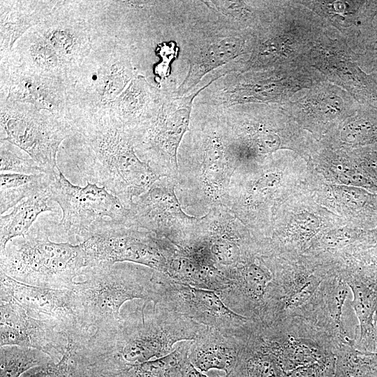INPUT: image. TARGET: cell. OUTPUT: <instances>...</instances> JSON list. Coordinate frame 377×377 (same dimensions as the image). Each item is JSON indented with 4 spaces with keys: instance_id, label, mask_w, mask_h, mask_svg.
I'll return each mask as SVG.
<instances>
[{
    "instance_id": "obj_1",
    "label": "cell",
    "mask_w": 377,
    "mask_h": 377,
    "mask_svg": "<svg viewBox=\"0 0 377 377\" xmlns=\"http://www.w3.org/2000/svg\"><path fill=\"white\" fill-rule=\"evenodd\" d=\"M205 327L158 302L141 300L125 306L117 324L75 344L73 353L95 374L113 377L128 367L170 354L178 343L195 340Z\"/></svg>"
},
{
    "instance_id": "obj_2",
    "label": "cell",
    "mask_w": 377,
    "mask_h": 377,
    "mask_svg": "<svg viewBox=\"0 0 377 377\" xmlns=\"http://www.w3.org/2000/svg\"><path fill=\"white\" fill-rule=\"evenodd\" d=\"M71 138L96 183L129 208L133 200L161 178L138 156L129 131L110 109L75 121ZM94 183V184H96Z\"/></svg>"
},
{
    "instance_id": "obj_3",
    "label": "cell",
    "mask_w": 377,
    "mask_h": 377,
    "mask_svg": "<svg viewBox=\"0 0 377 377\" xmlns=\"http://www.w3.org/2000/svg\"><path fill=\"white\" fill-rule=\"evenodd\" d=\"M170 279L168 274L144 265L117 263L84 267L70 289L77 318L94 332L117 324L128 301L158 302Z\"/></svg>"
},
{
    "instance_id": "obj_4",
    "label": "cell",
    "mask_w": 377,
    "mask_h": 377,
    "mask_svg": "<svg viewBox=\"0 0 377 377\" xmlns=\"http://www.w3.org/2000/svg\"><path fill=\"white\" fill-rule=\"evenodd\" d=\"M132 54L130 45L105 37L98 40L82 63L67 74L66 97L72 124L110 108L138 75Z\"/></svg>"
},
{
    "instance_id": "obj_5",
    "label": "cell",
    "mask_w": 377,
    "mask_h": 377,
    "mask_svg": "<svg viewBox=\"0 0 377 377\" xmlns=\"http://www.w3.org/2000/svg\"><path fill=\"white\" fill-rule=\"evenodd\" d=\"M87 267L81 243L54 242L34 225L10 240L1 252V272L31 286L70 288Z\"/></svg>"
},
{
    "instance_id": "obj_6",
    "label": "cell",
    "mask_w": 377,
    "mask_h": 377,
    "mask_svg": "<svg viewBox=\"0 0 377 377\" xmlns=\"http://www.w3.org/2000/svg\"><path fill=\"white\" fill-rule=\"evenodd\" d=\"M329 26L299 1H272L243 72L293 62L317 43Z\"/></svg>"
},
{
    "instance_id": "obj_7",
    "label": "cell",
    "mask_w": 377,
    "mask_h": 377,
    "mask_svg": "<svg viewBox=\"0 0 377 377\" xmlns=\"http://www.w3.org/2000/svg\"><path fill=\"white\" fill-rule=\"evenodd\" d=\"M221 126L228 152L236 165L259 161L281 148L304 151L302 128L279 105L245 104Z\"/></svg>"
},
{
    "instance_id": "obj_8",
    "label": "cell",
    "mask_w": 377,
    "mask_h": 377,
    "mask_svg": "<svg viewBox=\"0 0 377 377\" xmlns=\"http://www.w3.org/2000/svg\"><path fill=\"white\" fill-rule=\"evenodd\" d=\"M227 75L215 76L202 87L188 95H163L154 114L131 131L135 151L139 158L149 165L160 177L177 181L178 151L189 130L193 102L201 91Z\"/></svg>"
},
{
    "instance_id": "obj_9",
    "label": "cell",
    "mask_w": 377,
    "mask_h": 377,
    "mask_svg": "<svg viewBox=\"0 0 377 377\" xmlns=\"http://www.w3.org/2000/svg\"><path fill=\"white\" fill-rule=\"evenodd\" d=\"M48 192L62 210L68 237L79 238L80 243L111 227L132 226L129 208L116 195L96 184L74 185L59 168L52 175Z\"/></svg>"
},
{
    "instance_id": "obj_10",
    "label": "cell",
    "mask_w": 377,
    "mask_h": 377,
    "mask_svg": "<svg viewBox=\"0 0 377 377\" xmlns=\"http://www.w3.org/2000/svg\"><path fill=\"white\" fill-rule=\"evenodd\" d=\"M1 140L22 149L47 174L58 169L64 141L76 132L72 123L28 103L0 101Z\"/></svg>"
},
{
    "instance_id": "obj_11",
    "label": "cell",
    "mask_w": 377,
    "mask_h": 377,
    "mask_svg": "<svg viewBox=\"0 0 377 377\" xmlns=\"http://www.w3.org/2000/svg\"><path fill=\"white\" fill-rule=\"evenodd\" d=\"M216 96L221 105H283L296 94L327 80L301 59L262 70L233 72Z\"/></svg>"
},
{
    "instance_id": "obj_12",
    "label": "cell",
    "mask_w": 377,
    "mask_h": 377,
    "mask_svg": "<svg viewBox=\"0 0 377 377\" xmlns=\"http://www.w3.org/2000/svg\"><path fill=\"white\" fill-rule=\"evenodd\" d=\"M81 244L87 267L133 263L165 274L176 249L148 230L126 226L109 228Z\"/></svg>"
},
{
    "instance_id": "obj_13",
    "label": "cell",
    "mask_w": 377,
    "mask_h": 377,
    "mask_svg": "<svg viewBox=\"0 0 377 377\" xmlns=\"http://www.w3.org/2000/svg\"><path fill=\"white\" fill-rule=\"evenodd\" d=\"M255 43L253 30L239 29L227 20L202 28L187 45L188 72L176 94L186 95L206 74L235 59L244 71Z\"/></svg>"
},
{
    "instance_id": "obj_14",
    "label": "cell",
    "mask_w": 377,
    "mask_h": 377,
    "mask_svg": "<svg viewBox=\"0 0 377 377\" xmlns=\"http://www.w3.org/2000/svg\"><path fill=\"white\" fill-rule=\"evenodd\" d=\"M34 28L54 48L67 74L105 38L95 24L89 1H58Z\"/></svg>"
},
{
    "instance_id": "obj_15",
    "label": "cell",
    "mask_w": 377,
    "mask_h": 377,
    "mask_svg": "<svg viewBox=\"0 0 377 377\" xmlns=\"http://www.w3.org/2000/svg\"><path fill=\"white\" fill-rule=\"evenodd\" d=\"M177 181L161 177L129 207L131 225L148 230L177 247L192 237L199 217L186 214L175 193Z\"/></svg>"
},
{
    "instance_id": "obj_16",
    "label": "cell",
    "mask_w": 377,
    "mask_h": 377,
    "mask_svg": "<svg viewBox=\"0 0 377 377\" xmlns=\"http://www.w3.org/2000/svg\"><path fill=\"white\" fill-rule=\"evenodd\" d=\"M300 59L359 103L377 105L376 82L360 68L355 53L332 27H329L313 47Z\"/></svg>"
},
{
    "instance_id": "obj_17",
    "label": "cell",
    "mask_w": 377,
    "mask_h": 377,
    "mask_svg": "<svg viewBox=\"0 0 377 377\" xmlns=\"http://www.w3.org/2000/svg\"><path fill=\"white\" fill-rule=\"evenodd\" d=\"M0 101L31 104L71 122L66 81L26 68L10 52L0 55Z\"/></svg>"
},
{
    "instance_id": "obj_18",
    "label": "cell",
    "mask_w": 377,
    "mask_h": 377,
    "mask_svg": "<svg viewBox=\"0 0 377 377\" xmlns=\"http://www.w3.org/2000/svg\"><path fill=\"white\" fill-rule=\"evenodd\" d=\"M360 104L347 91L325 80L298 92L281 106L302 128L321 136L353 114Z\"/></svg>"
},
{
    "instance_id": "obj_19",
    "label": "cell",
    "mask_w": 377,
    "mask_h": 377,
    "mask_svg": "<svg viewBox=\"0 0 377 377\" xmlns=\"http://www.w3.org/2000/svg\"><path fill=\"white\" fill-rule=\"evenodd\" d=\"M1 302L15 303L34 318L63 327L71 337L88 330L77 317L75 295L70 288L31 286L1 272Z\"/></svg>"
},
{
    "instance_id": "obj_20",
    "label": "cell",
    "mask_w": 377,
    "mask_h": 377,
    "mask_svg": "<svg viewBox=\"0 0 377 377\" xmlns=\"http://www.w3.org/2000/svg\"><path fill=\"white\" fill-rule=\"evenodd\" d=\"M156 302L226 335L232 334L250 320L229 309L216 291L184 285L172 279Z\"/></svg>"
},
{
    "instance_id": "obj_21",
    "label": "cell",
    "mask_w": 377,
    "mask_h": 377,
    "mask_svg": "<svg viewBox=\"0 0 377 377\" xmlns=\"http://www.w3.org/2000/svg\"><path fill=\"white\" fill-rule=\"evenodd\" d=\"M0 345L40 350L55 362L67 350L70 333L63 327L29 316L17 304L1 302Z\"/></svg>"
},
{
    "instance_id": "obj_22",
    "label": "cell",
    "mask_w": 377,
    "mask_h": 377,
    "mask_svg": "<svg viewBox=\"0 0 377 377\" xmlns=\"http://www.w3.org/2000/svg\"><path fill=\"white\" fill-rule=\"evenodd\" d=\"M336 30L352 50L377 15V0L299 1Z\"/></svg>"
},
{
    "instance_id": "obj_23",
    "label": "cell",
    "mask_w": 377,
    "mask_h": 377,
    "mask_svg": "<svg viewBox=\"0 0 377 377\" xmlns=\"http://www.w3.org/2000/svg\"><path fill=\"white\" fill-rule=\"evenodd\" d=\"M58 1L1 0L0 55L13 50L16 42L40 24Z\"/></svg>"
},
{
    "instance_id": "obj_24",
    "label": "cell",
    "mask_w": 377,
    "mask_h": 377,
    "mask_svg": "<svg viewBox=\"0 0 377 377\" xmlns=\"http://www.w3.org/2000/svg\"><path fill=\"white\" fill-rule=\"evenodd\" d=\"M163 92L145 76L136 75L112 103L110 110L130 132L149 120L157 110Z\"/></svg>"
},
{
    "instance_id": "obj_25",
    "label": "cell",
    "mask_w": 377,
    "mask_h": 377,
    "mask_svg": "<svg viewBox=\"0 0 377 377\" xmlns=\"http://www.w3.org/2000/svg\"><path fill=\"white\" fill-rule=\"evenodd\" d=\"M345 281L352 291L351 305L359 322L360 333L355 347L368 352L373 317L377 309V267L361 263L346 276Z\"/></svg>"
},
{
    "instance_id": "obj_26",
    "label": "cell",
    "mask_w": 377,
    "mask_h": 377,
    "mask_svg": "<svg viewBox=\"0 0 377 377\" xmlns=\"http://www.w3.org/2000/svg\"><path fill=\"white\" fill-rule=\"evenodd\" d=\"M238 350L233 335L206 327L195 340L190 341L188 359L201 372L216 369L228 374L236 364Z\"/></svg>"
},
{
    "instance_id": "obj_27",
    "label": "cell",
    "mask_w": 377,
    "mask_h": 377,
    "mask_svg": "<svg viewBox=\"0 0 377 377\" xmlns=\"http://www.w3.org/2000/svg\"><path fill=\"white\" fill-rule=\"evenodd\" d=\"M10 53L26 68L43 75L66 81L67 73L57 52L34 28L16 42Z\"/></svg>"
},
{
    "instance_id": "obj_28",
    "label": "cell",
    "mask_w": 377,
    "mask_h": 377,
    "mask_svg": "<svg viewBox=\"0 0 377 377\" xmlns=\"http://www.w3.org/2000/svg\"><path fill=\"white\" fill-rule=\"evenodd\" d=\"M323 142L346 149L377 145V105L360 104L353 114L326 135Z\"/></svg>"
},
{
    "instance_id": "obj_29",
    "label": "cell",
    "mask_w": 377,
    "mask_h": 377,
    "mask_svg": "<svg viewBox=\"0 0 377 377\" xmlns=\"http://www.w3.org/2000/svg\"><path fill=\"white\" fill-rule=\"evenodd\" d=\"M50 200L47 189L22 200L10 213L1 216V252L10 240L24 236L41 213L53 211L49 204Z\"/></svg>"
},
{
    "instance_id": "obj_30",
    "label": "cell",
    "mask_w": 377,
    "mask_h": 377,
    "mask_svg": "<svg viewBox=\"0 0 377 377\" xmlns=\"http://www.w3.org/2000/svg\"><path fill=\"white\" fill-rule=\"evenodd\" d=\"M52 174L1 173L0 212L3 215L20 202L48 189Z\"/></svg>"
},
{
    "instance_id": "obj_31",
    "label": "cell",
    "mask_w": 377,
    "mask_h": 377,
    "mask_svg": "<svg viewBox=\"0 0 377 377\" xmlns=\"http://www.w3.org/2000/svg\"><path fill=\"white\" fill-rule=\"evenodd\" d=\"M224 17L229 23L241 29L255 31L266 17L272 1H204Z\"/></svg>"
},
{
    "instance_id": "obj_32",
    "label": "cell",
    "mask_w": 377,
    "mask_h": 377,
    "mask_svg": "<svg viewBox=\"0 0 377 377\" xmlns=\"http://www.w3.org/2000/svg\"><path fill=\"white\" fill-rule=\"evenodd\" d=\"M189 342H179L170 354L128 367L113 377H182L183 367L188 360Z\"/></svg>"
},
{
    "instance_id": "obj_33",
    "label": "cell",
    "mask_w": 377,
    "mask_h": 377,
    "mask_svg": "<svg viewBox=\"0 0 377 377\" xmlns=\"http://www.w3.org/2000/svg\"><path fill=\"white\" fill-rule=\"evenodd\" d=\"M0 357V377H20L34 367L55 362L40 350L18 346H1Z\"/></svg>"
},
{
    "instance_id": "obj_34",
    "label": "cell",
    "mask_w": 377,
    "mask_h": 377,
    "mask_svg": "<svg viewBox=\"0 0 377 377\" xmlns=\"http://www.w3.org/2000/svg\"><path fill=\"white\" fill-rule=\"evenodd\" d=\"M333 377H377V353L362 351L344 345L336 352Z\"/></svg>"
},
{
    "instance_id": "obj_35",
    "label": "cell",
    "mask_w": 377,
    "mask_h": 377,
    "mask_svg": "<svg viewBox=\"0 0 377 377\" xmlns=\"http://www.w3.org/2000/svg\"><path fill=\"white\" fill-rule=\"evenodd\" d=\"M360 68L370 74L377 67V15L352 49Z\"/></svg>"
},
{
    "instance_id": "obj_36",
    "label": "cell",
    "mask_w": 377,
    "mask_h": 377,
    "mask_svg": "<svg viewBox=\"0 0 377 377\" xmlns=\"http://www.w3.org/2000/svg\"><path fill=\"white\" fill-rule=\"evenodd\" d=\"M15 145L0 140L1 173L37 175L47 173L32 158L18 154Z\"/></svg>"
},
{
    "instance_id": "obj_37",
    "label": "cell",
    "mask_w": 377,
    "mask_h": 377,
    "mask_svg": "<svg viewBox=\"0 0 377 377\" xmlns=\"http://www.w3.org/2000/svg\"><path fill=\"white\" fill-rule=\"evenodd\" d=\"M71 343V342H70ZM20 377H82L78 366L71 353V344L57 362L34 367Z\"/></svg>"
},
{
    "instance_id": "obj_38",
    "label": "cell",
    "mask_w": 377,
    "mask_h": 377,
    "mask_svg": "<svg viewBox=\"0 0 377 377\" xmlns=\"http://www.w3.org/2000/svg\"><path fill=\"white\" fill-rule=\"evenodd\" d=\"M350 153L357 166L364 170L369 179L373 178L377 186V145L355 148Z\"/></svg>"
},
{
    "instance_id": "obj_39",
    "label": "cell",
    "mask_w": 377,
    "mask_h": 377,
    "mask_svg": "<svg viewBox=\"0 0 377 377\" xmlns=\"http://www.w3.org/2000/svg\"><path fill=\"white\" fill-rule=\"evenodd\" d=\"M182 377H208L197 369L188 360L185 362L182 369ZM221 377V376H219ZM222 377H227L226 376Z\"/></svg>"
},
{
    "instance_id": "obj_40",
    "label": "cell",
    "mask_w": 377,
    "mask_h": 377,
    "mask_svg": "<svg viewBox=\"0 0 377 377\" xmlns=\"http://www.w3.org/2000/svg\"><path fill=\"white\" fill-rule=\"evenodd\" d=\"M368 352L377 353V309L373 317L372 332Z\"/></svg>"
},
{
    "instance_id": "obj_41",
    "label": "cell",
    "mask_w": 377,
    "mask_h": 377,
    "mask_svg": "<svg viewBox=\"0 0 377 377\" xmlns=\"http://www.w3.org/2000/svg\"><path fill=\"white\" fill-rule=\"evenodd\" d=\"M362 261L377 267V243L362 254Z\"/></svg>"
},
{
    "instance_id": "obj_42",
    "label": "cell",
    "mask_w": 377,
    "mask_h": 377,
    "mask_svg": "<svg viewBox=\"0 0 377 377\" xmlns=\"http://www.w3.org/2000/svg\"><path fill=\"white\" fill-rule=\"evenodd\" d=\"M377 84V68L369 74Z\"/></svg>"
},
{
    "instance_id": "obj_43",
    "label": "cell",
    "mask_w": 377,
    "mask_h": 377,
    "mask_svg": "<svg viewBox=\"0 0 377 377\" xmlns=\"http://www.w3.org/2000/svg\"><path fill=\"white\" fill-rule=\"evenodd\" d=\"M98 377H105V376H99Z\"/></svg>"
}]
</instances>
